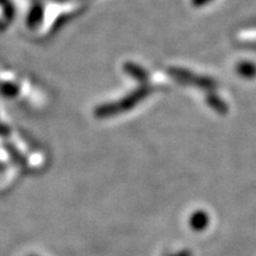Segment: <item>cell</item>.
Wrapping results in <instances>:
<instances>
[{
  "label": "cell",
  "mask_w": 256,
  "mask_h": 256,
  "mask_svg": "<svg viewBox=\"0 0 256 256\" xmlns=\"http://www.w3.org/2000/svg\"><path fill=\"white\" fill-rule=\"evenodd\" d=\"M0 5H2V10H4L6 17L8 19H12L14 16V6L12 4L11 0H0Z\"/></svg>",
  "instance_id": "6"
},
{
  "label": "cell",
  "mask_w": 256,
  "mask_h": 256,
  "mask_svg": "<svg viewBox=\"0 0 256 256\" xmlns=\"http://www.w3.org/2000/svg\"><path fill=\"white\" fill-rule=\"evenodd\" d=\"M124 72L127 74L128 76L136 80L139 83H142V84H146L147 81H148L150 75L148 72L142 66H140L139 64L133 63V62H127L124 66Z\"/></svg>",
  "instance_id": "2"
},
{
  "label": "cell",
  "mask_w": 256,
  "mask_h": 256,
  "mask_svg": "<svg viewBox=\"0 0 256 256\" xmlns=\"http://www.w3.org/2000/svg\"><path fill=\"white\" fill-rule=\"evenodd\" d=\"M0 94L4 98H14L19 94V87L16 83L4 82L0 84Z\"/></svg>",
  "instance_id": "5"
},
{
  "label": "cell",
  "mask_w": 256,
  "mask_h": 256,
  "mask_svg": "<svg viewBox=\"0 0 256 256\" xmlns=\"http://www.w3.org/2000/svg\"><path fill=\"white\" fill-rule=\"evenodd\" d=\"M30 256H34V255H30Z\"/></svg>",
  "instance_id": "10"
},
{
  "label": "cell",
  "mask_w": 256,
  "mask_h": 256,
  "mask_svg": "<svg viewBox=\"0 0 256 256\" xmlns=\"http://www.w3.org/2000/svg\"><path fill=\"white\" fill-rule=\"evenodd\" d=\"M174 256H191V252H188V250H182V252H177V254L174 255Z\"/></svg>",
  "instance_id": "9"
},
{
  "label": "cell",
  "mask_w": 256,
  "mask_h": 256,
  "mask_svg": "<svg viewBox=\"0 0 256 256\" xmlns=\"http://www.w3.org/2000/svg\"><path fill=\"white\" fill-rule=\"evenodd\" d=\"M8 134H10L8 127L5 126L4 124L0 122V136H8Z\"/></svg>",
  "instance_id": "7"
},
{
  "label": "cell",
  "mask_w": 256,
  "mask_h": 256,
  "mask_svg": "<svg viewBox=\"0 0 256 256\" xmlns=\"http://www.w3.org/2000/svg\"><path fill=\"white\" fill-rule=\"evenodd\" d=\"M150 92H151V89L144 86V87H140L134 92H130L127 96L120 98V100L98 106L94 110V115L98 119H107V118L119 115L120 113H124V112L130 110L132 108L136 107L140 101L145 100L147 96L150 95Z\"/></svg>",
  "instance_id": "1"
},
{
  "label": "cell",
  "mask_w": 256,
  "mask_h": 256,
  "mask_svg": "<svg viewBox=\"0 0 256 256\" xmlns=\"http://www.w3.org/2000/svg\"><path fill=\"white\" fill-rule=\"evenodd\" d=\"M208 2H210V0H192V2H194V6H203L206 5Z\"/></svg>",
  "instance_id": "8"
},
{
  "label": "cell",
  "mask_w": 256,
  "mask_h": 256,
  "mask_svg": "<svg viewBox=\"0 0 256 256\" xmlns=\"http://www.w3.org/2000/svg\"><path fill=\"white\" fill-rule=\"evenodd\" d=\"M210 223L209 215L203 210H198L194 212L188 220V224H190L191 229L194 232H203L208 228Z\"/></svg>",
  "instance_id": "3"
},
{
  "label": "cell",
  "mask_w": 256,
  "mask_h": 256,
  "mask_svg": "<svg viewBox=\"0 0 256 256\" xmlns=\"http://www.w3.org/2000/svg\"><path fill=\"white\" fill-rule=\"evenodd\" d=\"M43 17H44L43 8H42L40 5L34 6L28 14V19H26L28 26H30L31 28L38 26V25L42 23V20H43Z\"/></svg>",
  "instance_id": "4"
}]
</instances>
